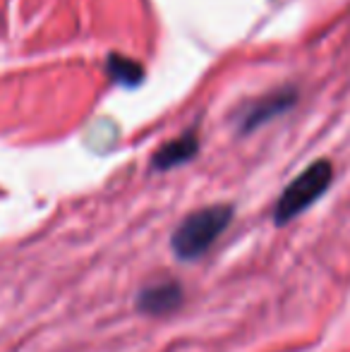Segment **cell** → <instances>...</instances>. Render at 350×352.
Here are the masks:
<instances>
[{
    "label": "cell",
    "mask_w": 350,
    "mask_h": 352,
    "mask_svg": "<svg viewBox=\"0 0 350 352\" xmlns=\"http://www.w3.org/2000/svg\"><path fill=\"white\" fill-rule=\"evenodd\" d=\"M230 218H233V209L226 204L204 206V209L190 213L177 226V230L173 232V240H171L177 259L182 261L199 259L219 240L221 232L228 228Z\"/></svg>",
    "instance_id": "cell-1"
},
{
    "label": "cell",
    "mask_w": 350,
    "mask_h": 352,
    "mask_svg": "<svg viewBox=\"0 0 350 352\" xmlns=\"http://www.w3.org/2000/svg\"><path fill=\"white\" fill-rule=\"evenodd\" d=\"M333 180V168L329 161H314L312 166H307L288 187L283 190V195L278 197L274 209V221L278 226L290 223L293 218H298L307 206H312L324 192L329 190Z\"/></svg>",
    "instance_id": "cell-2"
},
{
    "label": "cell",
    "mask_w": 350,
    "mask_h": 352,
    "mask_svg": "<svg viewBox=\"0 0 350 352\" xmlns=\"http://www.w3.org/2000/svg\"><path fill=\"white\" fill-rule=\"evenodd\" d=\"M182 305V287L177 280H159L146 285L144 290L140 292V300H137V307H140L144 314L151 316H164L168 311L177 309Z\"/></svg>",
    "instance_id": "cell-3"
},
{
    "label": "cell",
    "mask_w": 350,
    "mask_h": 352,
    "mask_svg": "<svg viewBox=\"0 0 350 352\" xmlns=\"http://www.w3.org/2000/svg\"><path fill=\"white\" fill-rule=\"evenodd\" d=\"M295 103V91L290 89V91H276L271 94V96H264L262 101L252 103L250 106V111L245 113L243 118V132H250L254 130L257 125H262V122L271 120V118L281 116V113H285L290 106Z\"/></svg>",
    "instance_id": "cell-4"
},
{
    "label": "cell",
    "mask_w": 350,
    "mask_h": 352,
    "mask_svg": "<svg viewBox=\"0 0 350 352\" xmlns=\"http://www.w3.org/2000/svg\"><path fill=\"white\" fill-rule=\"evenodd\" d=\"M197 148H199V140H197V132H185L177 140L164 144L159 151L154 153V168L156 170H171L182 163H187L190 158L197 156Z\"/></svg>",
    "instance_id": "cell-5"
},
{
    "label": "cell",
    "mask_w": 350,
    "mask_h": 352,
    "mask_svg": "<svg viewBox=\"0 0 350 352\" xmlns=\"http://www.w3.org/2000/svg\"><path fill=\"white\" fill-rule=\"evenodd\" d=\"M108 70H111V74L118 79V82L127 84V87H135V84L142 79V67L137 65L135 60L122 58V56H111V60H108Z\"/></svg>",
    "instance_id": "cell-6"
}]
</instances>
